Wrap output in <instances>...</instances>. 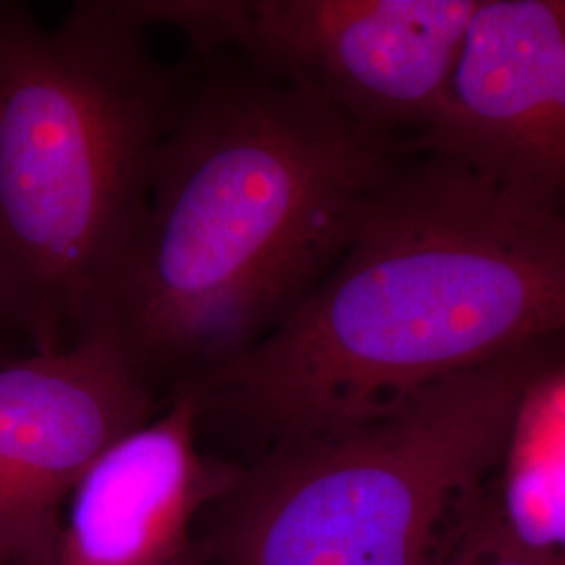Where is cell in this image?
<instances>
[{
  "mask_svg": "<svg viewBox=\"0 0 565 565\" xmlns=\"http://www.w3.org/2000/svg\"><path fill=\"white\" fill-rule=\"evenodd\" d=\"M177 565H212L210 564V559L203 555L202 551H200V546L195 545V548L182 559Z\"/></svg>",
  "mask_w": 565,
  "mask_h": 565,
  "instance_id": "cell-11",
  "label": "cell"
},
{
  "mask_svg": "<svg viewBox=\"0 0 565 565\" xmlns=\"http://www.w3.org/2000/svg\"><path fill=\"white\" fill-rule=\"evenodd\" d=\"M457 543L480 551H565V361L527 385L501 461Z\"/></svg>",
  "mask_w": 565,
  "mask_h": 565,
  "instance_id": "cell-9",
  "label": "cell"
},
{
  "mask_svg": "<svg viewBox=\"0 0 565 565\" xmlns=\"http://www.w3.org/2000/svg\"><path fill=\"white\" fill-rule=\"evenodd\" d=\"M124 2L0 4V327L34 354L107 323L181 107Z\"/></svg>",
  "mask_w": 565,
  "mask_h": 565,
  "instance_id": "cell-3",
  "label": "cell"
},
{
  "mask_svg": "<svg viewBox=\"0 0 565 565\" xmlns=\"http://www.w3.org/2000/svg\"><path fill=\"white\" fill-rule=\"evenodd\" d=\"M565 338L446 377L380 415L270 446L212 507V565H443Z\"/></svg>",
  "mask_w": 565,
  "mask_h": 565,
  "instance_id": "cell-4",
  "label": "cell"
},
{
  "mask_svg": "<svg viewBox=\"0 0 565 565\" xmlns=\"http://www.w3.org/2000/svg\"><path fill=\"white\" fill-rule=\"evenodd\" d=\"M151 411L153 380L111 323L0 363V565H57L70 494Z\"/></svg>",
  "mask_w": 565,
  "mask_h": 565,
  "instance_id": "cell-6",
  "label": "cell"
},
{
  "mask_svg": "<svg viewBox=\"0 0 565 565\" xmlns=\"http://www.w3.org/2000/svg\"><path fill=\"white\" fill-rule=\"evenodd\" d=\"M404 151L245 63L182 97L107 323L153 380L260 342L338 263Z\"/></svg>",
  "mask_w": 565,
  "mask_h": 565,
  "instance_id": "cell-2",
  "label": "cell"
},
{
  "mask_svg": "<svg viewBox=\"0 0 565 565\" xmlns=\"http://www.w3.org/2000/svg\"><path fill=\"white\" fill-rule=\"evenodd\" d=\"M427 151L565 203V0H478Z\"/></svg>",
  "mask_w": 565,
  "mask_h": 565,
  "instance_id": "cell-7",
  "label": "cell"
},
{
  "mask_svg": "<svg viewBox=\"0 0 565 565\" xmlns=\"http://www.w3.org/2000/svg\"><path fill=\"white\" fill-rule=\"evenodd\" d=\"M443 565H565V551L562 553L480 551V548L457 543Z\"/></svg>",
  "mask_w": 565,
  "mask_h": 565,
  "instance_id": "cell-10",
  "label": "cell"
},
{
  "mask_svg": "<svg viewBox=\"0 0 565 565\" xmlns=\"http://www.w3.org/2000/svg\"><path fill=\"white\" fill-rule=\"evenodd\" d=\"M202 413L179 385L158 419L128 431L86 469L63 515L57 565H177L193 524L231 492L243 465L200 448Z\"/></svg>",
  "mask_w": 565,
  "mask_h": 565,
  "instance_id": "cell-8",
  "label": "cell"
},
{
  "mask_svg": "<svg viewBox=\"0 0 565 565\" xmlns=\"http://www.w3.org/2000/svg\"><path fill=\"white\" fill-rule=\"evenodd\" d=\"M565 338V203L403 153L338 263L275 331L186 377L202 422L270 446L380 415Z\"/></svg>",
  "mask_w": 565,
  "mask_h": 565,
  "instance_id": "cell-1",
  "label": "cell"
},
{
  "mask_svg": "<svg viewBox=\"0 0 565 565\" xmlns=\"http://www.w3.org/2000/svg\"><path fill=\"white\" fill-rule=\"evenodd\" d=\"M478 0H124L203 53L317 97L401 151L434 121Z\"/></svg>",
  "mask_w": 565,
  "mask_h": 565,
  "instance_id": "cell-5",
  "label": "cell"
},
{
  "mask_svg": "<svg viewBox=\"0 0 565 565\" xmlns=\"http://www.w3.org/2000/svg\"><path fill=\"white\" fill-rule=\"evenodd\" d=\"M2 327H0V363H4V361H9V359H4V352H2Z\"/></svg>",
  "mask_w": 565,
  "mask_h": 565,
  "instance_id": "cell-12",
  "label": "cell"
}]
</instances>
